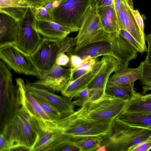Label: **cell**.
Segmentation results:
<instances>
[{
    "label": "cell",
    "instance_id": "1",
    "mask_svg": "<svg viewBox=\"0 0 151 151\" xmlns=\"http://www.w3.org/2000/svg\"><path fill=\"white\" fill-rule=\"evenodd\" d=\"M8 110L1 133L9 142L11 150L22 149L32 151L40 136L28 115L17 99Z\"/></svg>",
    "mask_w": 151,
    "mask_h": 151
},
{
    "label": "cell",
    "instance_id": "2",
    "mask_svg": "<svg viewBox=\"0 0 151 151\" xmlns=\"http://www.w3.org/2000/svg\"><path fill=\"white\" fill-rule=\"evenodd\" d=\"M138 51L120 35L109 34L104 41L97 42L79 49L73 48L66 53L77 55L82 58L90 55L99 58L109 55L118 60L120 68L128 67L129 62L137 56Z\"/></svg>",
    "mask_w": 151,
    "mask_h": 151
},
{
    "label": "cell",
    "instance_id": "3",
    "mask_svg": "<svg viewBox=\"0 0 151 151\" xmlns=\"http://www.w3.org/2000/svg\"><path fill=\"white\" fill-rule=\"evenodd\" d=\"M113 119L96 121L84 116L76 111L62 117L57 121V124L58 129L71 137H98L104 139L111 133Z\"/></svg>",
    "mask_w": 151,
    "mask_h": 151
},
{
    "label": "cell",
    "instance_id": "4",
    "mask_svg": "<svg viewBox=\"0 0 151 151\" xmlns=\"http://www.w3.org/2000/svg\"><path fill=\"white\" fill-rule=\"evenodd\" d=\"M150 138L151 130L131 126L114 118L111 133L101 146H104L107 151H128L131 146Z\"/></svg>",
    "mask_w": 151,
    "mask_h": 151
},
{
    "label": "cell",
    "instance_id": "5",
    "mask_svg": "<svg viewBox=\"0 0 151 151\" xmlns=\"http://www.w3.org/2000/svg\"><path fill=\"white\" fill-rule=\"evenodd\" d=\"M16 81L17 99L28 115L31 124L40 136L57 129L56 122L50 119L32 95L26 90L23 79L18 78Z\"/></svg>",
    "mask_w": 151,
    "mask_h": 151
},
{
    "label": "cell",
    "instance_id": "6",
    "mask_svg": "<svg viewBox=\"0 0 151 151\" xmlns=\"http://www.w3.org/2000/svg\"><path fill=\"white\" fill-rule=\"evenodd\" d=\"M128 100L105 93L96 100L87 101L77 111L82 115L94 121L111 120L123 111Z\"/></svg>",
    "mask_w": 151,
    "mask_h": 151
},
{
    "label": "cell",
    "instance_id": "7",
    "mask_svg": "<svg viewBox=\"0 0 151 151\" xmlns=\"http://www.w3.org/2000/svg\"><path fill=\"white\" fill-rule=\"evenodd\" d=\"M78 32L75 49L105 40L109 35L103 28L94 0L83 15Z\"/></svg>",
    "mask_w": 151,
    "mask_h": 151
},
{
    "label": "cell",
    "instance_id": "8",
    "mask_svg": "<svg viewBox=\"0 0 151 151\" xmlns=\"http://www.w3.org/2000/svg\"><path fill=\"white\" fill-rule=\"evenodd\" d=\"M93 0H61L58 6L51 9L52 21L71 32H78L83 15Z\"/></svg>",
    "mask_w": 151,
    "mask_h": 151
},
{
    "label": "cell",
    "instance_id": "9",
    "mask_svg": "<svg viewBox=\"0 0 151 151\" xmlns=\"http://www.w3.org/2000/svg\"><path fill=\"white\" fill-rule=\"evenodd\" d=\"M0 58L11 69L17 73L36 76L42 74L33 61L30 55L15 44H9L0 48Z\"/></svg>",
    "mask_w": 151,
    "mask_h": 151
},
{
    "label": "cell",
    "instance_id": "10",
    "mask_svg": "<svg viewBox=\"0 0 151 151\" xmlns=\"http://www.w3.org/2000/svg\"><path fill=\"white\" fill-rule=\"evenodd\" d=\"M19 22V32L15 45L31 55L37 49L42 38L37 29V20L32 7L28 8Z\"/></svg>",
    "mask_w": 151,
    "mask_h": 151
},
{
    "label": "cell",
    "instance_id": "11",
    "mask_svg": "<svg viewBox=\"0 0 151 151\" xmlns=\"http://www.w3.org/2000/svg\"><path fill=\"white\" fill-rule=\"evenodd\" d=\"M63 39L56 40L42 38L37 49L30 55L42 74L49 70L55 65L58 54L65 53Z\"/></svg>",
    "mask_w": 151,
    "mask_h": 151
},
{
    "label": "cell",
    "instance_id": "12",
    "mask_svg": "<svg viewBox=\"0 0 151 151\" xmlns=\"http://www.w3.org/2000/svg\"><path fill=\"white\" fill-rule=\"evenodd\" d=\"M121 29L126 30L142 45L145 52L148 50L145 45L146 37L142 34L132 9L126 0H114Z\"/></svg>",
    "mask_w": 151,
    "mask_h": 151
},
{
    "label": "cell",
    "instance_id": "13",
    "mask_svg": "<svg viewBox=\"0 0 151 151\" xmlns=\"http://www.w3.org/2000/svg\"><path fill=\"white\" fill-rule=\"evenodd\" d=\"M71 69L66 68L56 63L49 70L43 73L36 81L30 83L32 86L54 93L61 91L70 80Z\"/></svg>",
    "mask_w": 151,
    "mask_h": 151
},
{
    "label": "cell",
    "instance_id": "14",
    "mask_svg": "<svg viewBox=\"0 0 151 151\" xmlns=\"http://www.w3.org/2000/svg\"><path fill=\"white\" fill-rule=\"evenodd\" d=\"M26 90L31 94L40 98L55 108L62 115V117L74 113L75 105L70 98L60 96L41 88L35 87L30 83H25Z\"/></svg>",
    "mask_w": 151,
    "mask_h": 151
},
{
    "label": "cell",
    "instance_id": "15",
    "mask_svg": "<svg viewBox=\"0 0 151 151\" xmlns=\"http://www.w3.org/2000/svg\"><path fill=\"white\" fill-rule=\"evenodd\" d=\"M120 68L117 60L109 55H105L97 60L92 70L96 73V77L88 86L90 88L105 89L111 74Z\"/></svg>",
    "mask_w": 151,
    "mask_h": 151
},
{
    "label": "cell",
    "instance_id": "16",
    "mask_svg": "<svg viewBox=\"0 0 151 151\" xmlns=\"http://www.w3.org/2000/svg\"><path fill=\"white\" fill-rule=\"evenodd\" d=\"M19 28L18 21L0 12V48L9 44H16Z\"/></svg>",
    "mask_w": 151,
    "mask_h": 151
},
{
    "label": "cell",
    "instance_id": "17",
    "mask_svg": "<svg viewBox=\"0 0 151 151\" xmlns=\"http://www.w3.org/2000/svg\"><path fill=\"white\" fill-rule=\"evenodd\" d=\"M37 20V31L43 39L60 40L67 37L71 32L66 28L54 21Z\"/></svg>",
    "mask_w": 151,
    "mask_h": 151
},
{
    "label": "cell",
    "instance_id": "18",
    "mask_svg": "<svg viewBox=\"0 0 151 151\" xmlns=\"http://www.w3.org/2000/svg\"><path fill=\"white\" fill-rule=\"evenodd\" d=\"M96 9L106 32L109 34L119 35L120 29L114 4L96 7Z\"/></svg>",
    "mask_w": 151,
    "mask_h": 151
},
{
    "label": "cell",
    "instance_id": "19",
    "mask_svg": "<svg viewBox=\"0 0 151 151\" xmlns=\"http://www.w3.org/2000/svg\"><path fill=\"white\" fill-rule=\"evenodd\" d=\"M96 74V72L92 70L75 80L69 81L61 91L62 95L72 100L78 92L88 87Z\"/></svg>",
    "mask_w": 151,
    "mask_h": 151
},
{
    "label": "cell",
    "instance_id": "20",
    "mask_svg": "<svg viewBox=\"0 0 151 151\" xmlns=\"http://www.w3.org/2000/svg\"><path fill=\"white\" fill-rule=\"evenodd\" d=\"M114 119L131 126L151 130V112L132 113L122 111Z\"/></svg>",
    "mask_w": 151,
    "mask_h": 151
},
{
    "label": "cell",
    "instance_id": "21",
    "mask_svg": "<svg viewBox=\"0 0 151 151\" xmlns=\"http://www.w3.org/2000/svg\"><path fill=\"white\" fill-rule=\"evenodd\" d=\"M141 66L136 68H121L114 72L107 83L108 85H124L134 83L141 78Z\"/></svg>",
    "mask_w": 151,
    "mask_h": 151
},
{
    "label": "cell",
    "instance_id": "22",
    "mask_svg": "<svg viewBox=\"0 0 151 151\" xmlns=\"http://www.w3.org/2000/svg\"><path fill=\"white\" fill-rule=\"evenodd\" d=\"M29 7H32L22 0H0V12L9 15L18 21Z\"/></svg>",
    "mask_w": 151,
    "mask_h": 151
},
{
    "label": "cell",
    "instance_id": "23",
    "mask_svg": "<svg viewBox=\"0 0 151 151\" xmlns=\"http://www.w3.org/2000/svg\"><path fill=\"white\" fill-rule=\"evenodd\" d=\"M123 111L132 113L151 112L150 94L143 96L136 92L128 101Z\"/></svg>",
    "mask_w": 151,
    "mask_h": 151
},
{
    "label": "cell",
    "instance_id": "24",
    "mask_svg": "<svg viewBox=\"0 0 151 151\" xmlns=\"http://www.w3.org/2000/svg\"><path fill=\"white\" fill-rule=\"evenodd\" d=\"M134 83L124 85L107 84L105 92L106 94L129 100L136 92Z\"/></svg>",
    "mask_w": 151,
    "mask_h": 151
},
{
    "label": "cell",
    "instance_id": "25",
    "mask_svg": "<svg viewBox=\"0 0 151 151\" xmlns=\"http://www.w3.org/2000/svg\"><path fill=\"white\" fill-rule=\"evenodd\" d=\"M103 139L98 137H73L71 140L80 151H96L101 146Z\"/></svg>",
    "mask_w": 151,
    "mask_h": 151
},
{
    "label": "cell",
    "instance_id": "26",
    "mask_svg": "<svg viewBox=\"0 0 151 151\" xmlns=\"http://www.w3.org/2000/svg\"><path fill=\"white\" fill-rule=\"evenodd\" d=\"M141 78L140 84L142 85L143 94L151 90V65L145 61L141 63Z\"/></svg>",
    "mask_w": 151,
    "mask_h": 151
},
{
    "label": "cell",
    "instance_id": "27",
    "mask_svg": "<svg viewBox=\"0 0 151 151\" xmlns=\"http://www.w3.org/2000/svg\"><path fill=\"white\" fill-rule=\"evenodd\" d=\"M31 94L52 120L57 122L62 118V114L55 108L38 96Z\"/></svg>",
    "mask_w": 151,
    "mask_h": 151
},
{
    "label": "cell",
    "instance_id": "28",
    "mask_svg": "<svg viewBox=\"0 0 151 151\" xmlns=\"http://www.w3.org/2000/svg\"><path fill=\"white\" fill-rule=\"evenodd\" d=\"M32 8L37 19L52 21L51 14L52 8L47 9L44 6Z\"/></svg>",
    "mask_w": 151,
    "mask_h": 151
},
{
    "label": "cell",
    "instance_id": "29",
    "mask_svg": "<svg viewBox=\"0 0 151 151\" xmlns=\"http://www.w3.org/2000/svg\"><path fill=\"white\" fill-rule=\"evenodd\" d=\"M91 88H86L78 92L73 97V101L75 105L82 106L89 99V94Z\"/></svg>",
    "mask_w": 151,
    "mask_h": 151
},
{
    "label": "cell",
    "instance_id": "30",
    "mask_svg": "<svg viewBox=\"0 0 151 151\" xmlns=\"http://www.w3.org/2000/svg\"><path fill=\"white\" fill-rule=\"evenodd\" d=\"M119 35L132 45L138 52L142 53L145 52L142 45L128 32L124 30L121 29Z\"/></svg>",
    "mask_w": 151,
    "mask_h": 151
},
{
    "label": "cell",
    "instance_id": "31",
    "mask_svg": "<svg viewBox=\"0 0 151 151\" xmlns=\"http://www.w3.org/2000/svg\"><path fill=\"white\" fill-rule=\"evenodd\" d=\"M98 58L88 55L82 58V62L80 68L89 71L92 70V68L97 61Z\"/></svg>",
    "mask_w": 151,
    "mask_h": 151
},
{
    "label": "cell",
    "instance_id": "32",
    "mask_svg": "<svg viewBox=\"0 0 151 151\" xmlns=\"http://www.w3.org/2000/svg\"><path fill=\"white\" fill-rule=\"evenodd\" d=\"M151 149V138L130 147L128 151H148Z\"/></svg>",
    "mask_w": 151,
    "mask_h": 151
},
{
    "label": "cell",
    "instance_id": "33",
    "mask_svg": "<svg viewBox=\"0 0 151 151\" xmlns=\"http://www.w3.org/2000/svg\"><path fill=\"white\" fill-rule=\"evenodd\" d=\"M69 58V61L68 65L72 69L79 68L82 63V58L75 55L70 54L67 55Z\"/></svg>",
    "mask_w": 151,
    "mask_h": 151
},
{
    "label": "cell",
    "instance_id": "34",
    "mask_svg": "<svg viewBox=\"0 0 151 151\" xmlns=\"http://www.w3.org/2000/svg\"><path fill=\"white\" fill-rule=\"evenodd\" d=\"M105 93L103 90L98 88H91L89 94V101H93L96 100L101 96Z\"/></svg>",
    "mask_w": 151,
    "mask_h": 151
},
{
    "label": "cell",
    "instance_id": "35",
    "mask_svg": "<svg viewBox=\"0 0 151 151\" xmlns=\"http://www.w3.org/2000/svg\"><path fill=\"white\" fill-rule=\"evenodd\" d=\"M69 61V58L64 53H60L58 55L56 63L60 66H67Z\"/></svg>",
    "mask_w": 151,
    "mask_h": 151
},
{
    "label": "cell",
    "instance_id": "36",
    "mask_svg": "<svg viewBox=\"0 0 151 151\" xmlns=\"http://www.w3.org/2000/svg\"><path fill=\"white\" fill-rule=\"evenodd\" d=\"M132 12L136 21L143 35L145 36L144 32V24L142 16L139 11L137 10H132Z\"/></svg>",
    "mask_w": 151,
    "mask_h": 151
},
{
    "label": "cell",
    "instance_id": "37",
    "mask_svg": "<svg viewBox=\"0 0 151 151\" xmlns=\"http://www.w3.org/2000/svg\"><path fill=\"white\" fill-rule=\"evenodd\" d=\"M32 8L43 6L51 2V0H22Z\"/></svg>",
    "mask_w": 151,
    "mask_h": 151
},
{
    "label": "cell",
    "instance_id": "38",
    "mask_svg": "<svg viewBox=\"0 0 151 151\" xmlns=\"http://www.w3.org/2000/svg\"><path fill=\"white\" fill-rule=\"evenodd\" d=\"M11 150L10 143L2 133L0 134V151H9Z\"/></svg>",
    "mask_w": 151,
    "mask_h": 151
},
{
    "label": "cell",
    "instance_id": "39",
    "mask_svg": "<svg viewBox=\"0 0 151 151\" xmlns=\"http://www.w3.org/2000/svg\"><path fill=\"white\" fill-rule=\"evenodd\" d=\"M88 71H89L81 68L76 69H71V74L69 81L75 80Z\"/></svg>",
    "mask_w": 151,
    "mask_h": 151
},
{
    "label": "cell",
    "instance_id": "40",
    "mask_svg": "<svg viewBox=\"0 0 151 151\" xmlns=\"http://www.w3.org/2000/svg\"><path fill=\"white\" fill-rule=\"evenodd\" d=\"M145 40L147 43L148 50L147 55L144 61L151 65V33L147 35Z\"/></svg>",
    "mask_w": 151,
    "mask_h": 151
},
{
    "label": "cell",
    "instance_id": "41",
    "mask_svg": "<svg viewBox=\"0 0 151 151\" xmlns=\"http://www.w3.org/2000/svg\"><path fill=\"white\" fill-rule=\"evenodd\" d=\"M97 8L114 4V0H94Z\"/></svg>",
    "mask_w": 151,
    "mask_h": 151
},
{
    "label": "cell",
    "instance_id": "42",
    "mask_svg": "<svg viewBox=\"0 0 151 151\" xmlns=\"http://www.w3.org/2000/svg\"><path fill=\"white\" fill-rule=\"evenodd\" d=\"M130 8L132 9H133V5L132 0H126Z\"/></svg>",
    "mask_w": 151,
    "mask_h": 151
},
{
    "label": "cell",
    "instance_id": "43",
    "mask_svg": "<svg viewBox=\"0 0 151 151\" xmlns=\"http://www.w3.org/2000/svg\"><path fill=\"white\" fill-rule=\"evenodd\" d=\"M106 147L104 145L101 146L96 151H106Z\"/></svg>",
    "mask_w": 151,
    "mask_h": 151
},
{
    "label": "cell",
    "instance_id": "44",
    "mask_svg": "<svg viewBox=\"0 0 151 151\" xmlns=\"http://www.w3.org/2000/svg\"><path fill=\"white\" fill-rule=\"evenodd\" d=\"M46 8H53L52 2L49 3L43 6Z\"/></svg>",
    "mask_w": 151,
    "mask_h": 151
},
{
    "label": "cell",
    "instance_id": "45",
    "mask_svg": "<svg viewBox=\"0 0 151 151\" xmlns=\"http://www.w3.org/2000/svg\"><path fill=\"white\" fill-rule=\"evenodd\" d=\"M60 0H51V2H52L54 1H60Z\"/></svg>",
    "mask_w": 151,
    "mask_h": 151
},
{
    "label": "cell",
    "instance_id": "46",
    "mask_svg": "<svg viewBox=\"0 0 151 151\" xmlns=\"http://www.w3.org/2000/svg\"><path fill=\"white\" fill-rule=\"evenodd\" d=\"M150 94V95H151V94Z\"/></svg>",
    "mask_w": 151,
    "mask_h": 151
}]
</instances>
